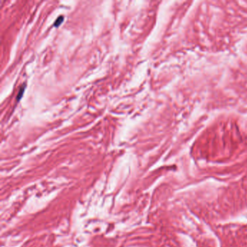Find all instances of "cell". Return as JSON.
<instances>
[{
  "mask_svg": "<svg viewBox=\"0 0 247 247\" xmlns=\"http://www.w3.org/2000/svg\"><path fill=\"white\" fill-rule=\"evenodd\" d=\"M25 89H26V84H25L24 86H21V88L20 89V90H19L18 93H17V101H20V99L22 98Z\"/></svg>",
  "mask_w": 247,
  "mask_h": 247,
  "instance_id": "obj_1",
  "label": "cell"
},
{
  "mask_svg": "<svg viewBox=\"0 0 247 247\" xmlns=\"http://www.w3.org/2000/svg\"><path fill=\"white\" fill-rule=\"evenodd\" d=\"M63 20H64V17L59 16L58 18H57V20L54 21V27H59V26L63 23Z\"/></svg>",
  "mask_w": 247,
  "mask_h": 247,
  "instance_id": "obj_2",
  "label": "cell"
}]
</instances>
